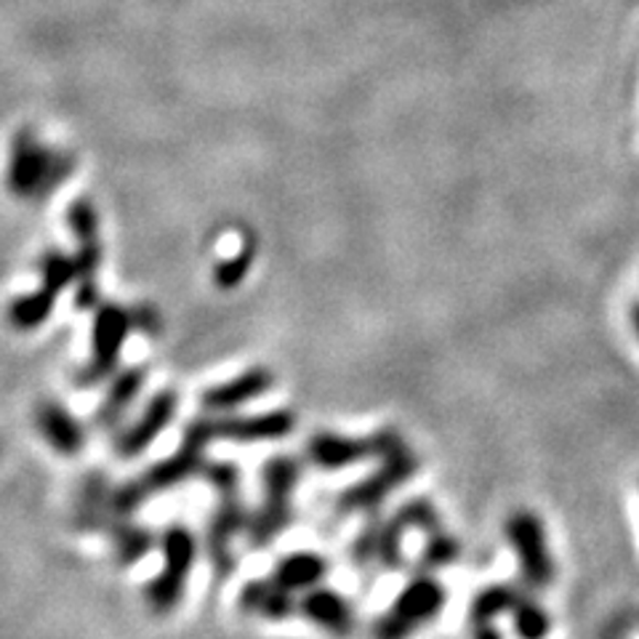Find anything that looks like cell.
Masks as SVG:
<instances>
[{
    "label": "cell",
    "mask_w": 639,
    "mask_h": 639,
    "mask_svg": "<svg viewBox=\"0 0 639 639\" xmlns=\"http://www.w3.org/2000/svg\"><path fill=\"white\" fill-rule=\"evenodd\" d=\"M210 443H214V437H210L206 413L187 421L182 440H178V447L171 456L150 464L139 477L115 485L110 520H115V517H133L150 498L169 494V490L178 488V485L201 477L203 466L208 462L206 447Z\"/></svg>",
    "instance_id": "obj_1"
},
{
    "label": "cell",
    "mask_w": 639,
    "mask_h": 639,
    "mask_svg": "<svg viewBox=\"0 0 639 639\" xmlns=\"http://www.w3.org/2000/svg\"><path fill=\"white\" fill-rule=\"evenodd\" d=\"M197 479H203L214 490L216 501L206 526V554L216 578L227 581L238 571L235 541L246 535L248 515H251L246 507V498H242V472L235 462L208 458Z\"/></svg>",
    "instance_id": "obj_2"
},
{
    "label": "cell",
    "mask_w": 639,
    "mask_h": 639,
    "mask_svg": "<svg viewBox=\"0 0 639 639\" xmlns=\"http://www.w3.org/2000/svg\"><path fill=\"white\" fill-rule=\"evenodd\" d=\"M299 483H302V464H299V458L288 456V453H278V456H270L261 464V501L248 515V546H272L291 528L293 515H296L293 496H296Z\"/></svg>",
    "instance_id": "obj_3"
},
{
    "label": "cell",
    "mask_w": 639,
    "mask_h": 639,
    "mask_svg": "<svg viewBox=\"0 0 639 639\" xmlns=\"http://www.w3.org/2000/svg\"><path fill=\"white\" fill-rule=\"evenodd\" d=\"M160 549V571L152 581H147L142 597L147 610L152 616H171L178 610V605L184 603V594H187L189 575L197 565V554H201V541L192 533L187 526L174 522L160 533L158 539Z\"/></svg>",
    "instance_id": "obj_4"
},
{
    "label": "cell",
    "mask_w": 639,
    "mask_h": 639,
    "mask_svg": "<svg viewBox=\"0 0 639 639\" xmlns=\"http://www.w3.org/2000/svg\"><path fill=\"white\" fill-rule=\"evenodd\" d=\"M451 592L437 573L419 571L392 599V605L373 621V639H411L424 626L434 624L445 610Z\"/></svg>",
    "instance_id": "obj_5"
},
{
    "label": "cell",
    "mask_w": 639,
    "mask_h": 639,
    "mask_svg": "<svg viewBox=\"0 0 639 639\" xmlns=\"http://www.w3.org/2000/svg\"><path fill=\"white\" fill-rule=\"evenodd\" d=\"M73 174L67 152L37 142L32 131H19L11 147L9 187L22 201H43Z\"/></svg>",
    "instance_id": "obj_6"
},
{
    "label": "cell",
    "mask_w": 639,
    "mask_h": 639,
    "mask_svg": "<svg viewBox=\"0 0 639 639\" xmlns=\"http://www.w3.org/2000/svg\"><path fill=\"white\" fill-rule=\"evenodd\" d=\"M419 456L411 445H400L398 451L387 453L376 462V469H370L366 477H360L357 483L347 485L342 490L334 503V511L338 517H351V515H373L381 511L383 503L392 498V494L402 485H408L411 479L419 475Z\"/></svg>",
    "instance_id": "obj_7"
},
{
    "label": "cell",
    "mask_w": 639,
    "mask_h": 639,
    "mask_svg": "<svg viewBox=\"0 0 639 639\" xmlns=\"http://www.w3.org/2000/svg\"><path fill=\"white\" fill-rule=\"evenodd\" d=\"M408 440L394 426H381L370 434H342L331 430H320L306 443V462L317 472L349 469V466L379 462L387 453L398 451Z\"/></svg>",
    "instance_id": "obj_8"
},
{
    "label": "cell",
    "mask_w": 639,
    "mask_h": 639,
    "mask_svg": "<svg viewBox=\"0 0 639 639\" xmlns=\"http://www.w3.org/2000/svg\"><path fill=\"white\" fill-rule=\"evenodd\" d=\"M503 539L515 552L517 571H520L526 589H549L557 578V562H554L546 526H543L539 511L528 507L509 511L503 520Z\"/></svg>",
    "instance_id": "obj_9"
},
{
    "label": "cell",
    "mask_w": 639,
    "mask_h": 639,
    "mask_svg": "<svg viewBox=\"0 0 639 639\" xmlns=\"http://www.w3.org/2000/svg\"><path fill=\"white\" fill-rule=\"evenodd\" d=\"M133 334V317L128 306L105 302L96 306L94 328H91V357L75 373V387L94 389L107 383V379L118 370L120 355H123L126 338Z\"/></svg>",
    "instance_id": "obj_10"
},
{
    "label": "cell",
    "mask_w": 639,
    "mask_h": 639,
    "mask_svg": "<svg viewBox=\"0 0 639 639\" xmlns=\"http://www.w3.org/2000/svg\"><path fill=\"white\" fill-rule=\"evenodd\" d=\"M178 415V392L176 389L165 387L160 392L152 394L150 400L144 402V408L133 415L131 421H123V424L115 430L112 440V451L115 456L123 458V462H133L142 453L150 451V445H155L163 432L169 430Z\"/></svg>",
    "instance_id": "obj_11"
},
{
    "label": "cell",
    "mask_w": 639,
    "mask_h": 639,
    "mask_svg": "<svg viewBox=\"0 0 639 639\" xmlns=\"http://www.w3.org/2000/svg\"><path fill=\"white\" fill-rule=\"evenodd\" d=\"M206 419L210 426V437L240 445L278 443V440H285L288 434L296 430V415H293V411H288V408L261 413H206Z\"/></svg>",
    "instance_id": "obj_12"
},
{
    "label": "cell",
    "mask_w": 639,
    "mask_h": 639,
    "mask_svg": "<svg viewBox=\"0 0 639 639\" xmlns=\"http://www.w3.org/2000/svg\"><path fill=\"white\" fill-rule=\"evenodd\" d=\"M296 616H302L306 624L334 639H349L357 626V613L351 599L328 584H320L315 589L299 594Z\"/></svg>",
    "instance_id": "obj_13"
},
{
    "label": "cell",
    "mask_w": 639,
    "mask_h": 639,
    "mask_svg": "<svg viewBox=\"0 0 639 639\" xmlns=\"http://www.w3.org/2000/svg\"><path fill=\"white\" fill-rule=\"evenodd\" d=\"M274 387V373L264 366L246 368L242 373L232 376V379L210 383L206 392L201 394V408L203 413L210 415H224L240 411L248 402L261 400L267 392Z\"/></svg>",
    "instance_id": "obj_14"
},
{
    "label": "cell",
    "mask_w": 639,
    "mask_h": 639,
    "mask_svg": "<svg viewBox=\"0 0 639 639\" xmlns=\"http://www.w3.org/2000/svg\"><path fill=\"white\" fill-rule=\"evenodd\" d=\"M35 430L46 440V445L56 456L62 458H75L80 456L83 447H86V426L80 424V419L69 411L67 405H62L59 400L46 398L35 405Z\"/></svg>",
    "instance_id": "obj_15"
},
{
    "label": "cell",
    "mask_w": 639,
    "mask_h": 639,
    "mask_svg": "<svg viewBox=\"0 0 639 639\" xmlns=\"http://www.w3.org/2000/svg\"><path fill=\"white\" fill-rule=\"evenodd\" d=\"M147 383V370L144 368H126L115 370L107 379V389L101 394L99 405L94 411V424L101 432H115L126 421V415L131 413V408L137 405L139 394H142Z\"/></svg>",
    "instance_id": "obj_16"
},
{
    "label": "cell",
    "mask_w": 639,
    "mask_h": 639,
    "mask_svg": "<svg viewBox=\"0 0 639 639\" xmlns=\"http://www.w3.org/2000/svg\"><path fill=\"white\" fill-rule=\"evenodd\" d=\"M238 610L246 616L261 618L270 624H285L296 616V594L285 592L283 586L267 578H251L240 586Z\"/></svg>",
    "instance_id": "obj_17"
},
{
    "label": "cell",
    "mask_w": 639,
    "mask_h": 639,
    "mask_svg": "<svg viewBox=\"0 0 639 639\" xmlns=\"http://www.w3.org/2000/svg\"><path fill=\"white\" fill-rule=\"evenodd\" d=\"M115 485L107 479L105 472H88L80 479L78 496H75L73 522L80 533H101L110 522V503H112Z\"/></svg>",
    "instance_id": "obj_18"
},
{
    "label": "cell",
    "mask_w": 639,
    "mask_h": 639,
    "mask_svg": "<svg viewBox=\"0 0 639 639\" xmlns=\"http://www.w3.org/2000/svg\"><path fill=\"white\" fill-rule=\"evenodd\" d=\"M331 573V562L325 554L312 552V549H299V552H288L272 565L270 578L274 584L283 586L285 592L302 594L306 589L325 584Z\"/></svg>",
    "instance_id": "obj_19"
},
{
    "label": "cell",
    "mask_w": 639,
    "mask_h": 639,
    "mask_svg": "<svg viewBox=\"0 0 639 639\" xmlns=\"http://www.w3.org/2000/svg\"><path fill=\"white\" fill-rule=\"evenodd\" d=\"M107 539H110L112 557L120 567H133L147 560V554L158 546L155 530L137 522L133 517H115L107 522Z\"/></svg>",
    "instance_id": "obj_20"
},
{
    "label": "cell",
    "mask_w": 639,
    "mask_h": 639,
    "mask_svg": "<svg viewBox=\"0 0 639 639\" xmlns=\"http://www.w3.org/2000/svg\"><path fill=\"white\" fill-rule=\"evenodd\" d=\"M526 592L520 584H509V581H498V584L483 586L475 597H472L469 610H466V626L469 624H498V618H507L515 607L517 597Z\"/></svg>",
    "instance_id": "obj_21"
},
{
    "label": "cell",
    "mask_w": 639,
    "mask_h": 639,
    "mask_svg": "<svg viewBox=\"0 0 639 639\" xmlns=\"http://www.w3.org/2000/svg\"><path fill=\"white\" fill-rule=\"evenodd\" d=\"M56 306V296L48 293L46 288L37 285L35 291L24 293V296H17L14 302L9 304V323L14 331H22V334H30V331H37L41 325H46V320L51 317Z\"/></svg>",
    "instance_id": "obj_22"
},
{
    "label": "cell",
    "mask_w": 639,
    "mask_h": 639,
    "mask_svg": "<svg viewBox=\"0 0 639 639\" xmlns=\"http://www.w3.org/2000/svg\"><path fill=\"white\" fill-rule=\"evenodd\" d=\"M507 618L511 621V631H515L517 639H546L552 635V616H549L546 607L533 597L530 589L517 597Z\"/></svg>",
    "instance_id": "obj_23"
},
{
    "label": "cell",
    "mask_w": 639,
    "mask_h": 639,
    "mask_svg": "<svg viewBox=\"0 0 639 639\" xmlns=\"http://www.w3.org/2000/svg\"><path fill=\"white\" fill-rule=\"evenodd\" d=\"M462 554H464L462 539L443 526L426 535L424 546H421V554H419V571L440 573V571H445V567L456 565V562L462 560Z\"/></svg>",
    "instance_id": "obj_24"
},
{
    "label": "cell",
    "mask_w": 639,
    "mask_h": 639,
    "mask_svg": "<svg viewBox=\"0 0 639 639\" xmlns=\"http://www.w3.org/2000/svg\"><path fill=\"white\" fill-rule=\"evenodd\" d=\"M379 528H381V511L366 515L360 530L349 543V560L357 573H373L379 571Z\"/></svg>",
    "instance_id": "obj_25"
},
{
    "label": "cell",
    "mask_w": 639,
    "mask_h": 639,
    "mask_svg": "<svg viewBox=\"0 0 639 639\" xmlns=\"http://www.w3.org/2000/svg\"><path fill=\"white\" fill-rule=\"evenodd\" d=\"M394 520L400 522L402 528H405V533H413V530H419V533L430 535L432 530L443 528V517H440V509L434 507L430 498H408L405 503H400L398 509L392 511Z\"/></svg>",
    "instance_id": "obj_26"
},
{
    "label": "cell",
    "mask_w": 639,
    "mask_h": 639,
    "mask_svg": "<svg viewBox=\"0 0 639 639\" xmlns=\"http://www.w3.org/2000/svg\"><path fill=\"white\" fill-rule=\"evenodd\" d=\"M405 528L392 515H381L379 528V567L383 571H402L405 567Z\"/></svg>",
    "instance_id": "obj_27"
},
{
    "label": "cell",
    "mask_w": 639,
    "mask_h": 639,
    "mask_svg": "<svg viewBox=\"0 0 639 639\" xmlns=\"http://www.w3.org/2000/svg\"><path fill=\"white\" fill-rule=\"evenodd\" d=\"M78 278V264H75V256H67L62 251H48L41 259V288H46L48 293L59 296L64 288L75 285Z\"/></svg>",
    "instance_id": "obj_28"
},
{
    "label": "cell",
    "mask_w": 639,
    "mask_h": 639,
    "mask_svg": "<svg viewBox=\"0 0 639 639\" xmlns=\"http://www.w3.org/2000/svg\"><path fill=\"white\" fill-rule=\"evenodd\" d=\"M256 248L259 246H256L253 240H246V246H242L232 259L219 261V264H216L214 283L219 285L221 291H232V288H238L242 280L248 278V272H251V267L256 261Z\"/></svg>",
    "instance_id": "obj_29"
},
{
    "label": "cell",
    "mask_w": 639,
    "mask_h": 639,
    "mask_svg": "<svg viewBox=\"0 0 639 639\" xmlns=\"http://www.w3.org/2000/svg\"><path fill=\"white\" fill-rule=\"evenodd\" d=\"M69 229L75 232V238H88V235H99V216L96 208L88 201H75L67 210Z\"/></svg>",
    "instance_id": "obj_30"
},
{
    "label": "cell",
    "mask_w": 639,
    "mask_h": 639,
    "mask_svg": "<svg viewBox=\"0 0 639 639\" xmlns=\"http://www.w3.org/2000/svg\"><path fill=\"white\" fill-rule=\"evenodd\" d=\"M131 317H133V331H137V334L155 338L160 331H163V317H160L155 304L131 306Z\"/></svg>",
    "instance_id": "obj_31"
},
{
    "label": "cell",
    "mask_w": 639,
    "mask_h": 639,
    "mask_svg": "<svg viewBox=\"0 0 639 639\" xmlns=\"http://www.w3.org/2000/svg\"><path fill=\"white\" fill-rule=\"evenodd\" d=\"M469 639H507L498 624H469Z\"/></svg>",
    "instance_id": "obj_32"
},
{
    "label": "cell",
    "mask_w": 639,
    "mask_h": 639,
    "mask_svg": "<svg viewBox=\"0 0 639 639\" xmlns=\"http://www.w3.org/2000/svg\"><path fill=\"white\" fill-rule=\"evenodd\" d=\"M631 325H635L637 338H639V304H635V310H631Z\"/></svg>",
    "instance_id": "obj_33"
}]
</instances>
